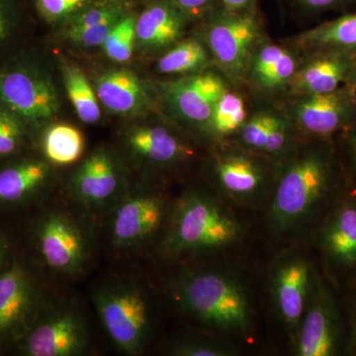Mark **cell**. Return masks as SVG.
I'll return each instance as SVG.
<instances>
[{"label": "cell", "mask_w": 356, "mask_h": 356, "mask_svg": "<svg viewBox=\"0 0 356 356\" xmlns=\"http://www.w3.org/2000/svg\"><path fill=\"white\" fill-rule=\"evenodd\" d=\"M351 189L332 139H309L280 161L266 206L267 227L275 238L313 231Z\"/></svg>", "instance_id": "cell-1"}, {"label": "cell", "mask_w": 356, "mask_h": 356, "mask_svg": "<svg viewBox=\"0 0 356 356\" xmlns=\"http://www.w3.org/2000/svg\"><path fill=\"white\" fill-rule=\"evenodd\" d=\"M177 305L188 317L221 334L247 337L254 329L250 288L242 277L224 268L185 274L175 290Z\"/></svg>", "instance_id": "cell-2"}, {"label": "cell", "mask_w": 356, "mask_h": 356, "mask_svg": "<svg viewBox=\"0 0 356 356\" xmlns=\"http://www.w3.org/2000/svg\"><path fill=\"white\" fill-rule=\"evenodd\" d=\"M168 222L163 250L172 259L222 254L242 242L245 225L224 200L189 191L178 199Z\"/></svg>", "instance_id": "cell-3"}, {"label": "cell", "mask_w": 356, "mask_h": 356, "mask_svg": "<svg viewBox=\"0 0 356 356\" xmlns=\"http://www.w3.org/2000/svg\"><path fill=\"white\" fill-rule=\"evenodd\" d=\"M331 281L316 271L294 348L300 356H336L350 353V322Z\"/></svg>", "instance_id": "cell-4"}, {"label": "cell", "mask_w": 356, "mask_h": 356, "mask_svg": "<svg viewBox=\"0 0 356 356\" xmlns=\"http://www.w3.org/2000/svg\"><path fill=\"white\" fill-rule=\"evenodd\" d=\"M0 103L29 128L54 120L60 110V96L50 72L29 60H17L0 70Z\"/></svg>", "instance_id": "cell-5"}, {"label": "cell", "mask_w": 356, "mask_h": 356, "mask_svg": "<svg viewBox=\"0 0 356 356\" xmlns=\"http://www.w3.org/2000/svg\"><path fill=\"white\" fill-rule=\"evenodd\" d=\"M314 242L327 278L337 290L356 283V193L353 189L313 229Z\"/></svg>", "instance_id": "cell-6"}, {"label": "cell", "mask_w": 356, "mask_h": 356, "mask_svg": "<svg viewBox=\"0 0 356 356\" xmlns=\"http://www.w3.org/2000/svg\"><path fill=\"white\" fill-rule=\"evenodd\" d=\"M42 306L38 280L29 264L16 250L0 273V353L16 348Z\"/></svg>", "instance_id": "cell-7"}, {"label": "cell", "mask_w": 356, "mask_h": 356, "mask_svg": "<svg viewBox=\"0 0 356 356\" xmlns=\"http://www.w3.org/2000/svg\"><path fill=\"white\" fill-rule=\"evenodd\" d=\"M206 43L215 62L232 79L250 67L254 47L261 36V23L254 9L229 11L218 7L208 14Z\"/></svg>", "instance_id": "cell-8"}, {"label": "cell", "mask_w": 356, "mask_h": 356, "mask_svg": "<svg viewBox=\"0 0 356 356\" xmlns=\"http://www.w3.org/2000/svg\"><path fill=\"white\" fill-rule=\"evenodd\" d=\"M212 168L222 198L243 207L266 206L276 170L273 172L264 156L245 149H225L215 156Z\"/></svg>", "instance_id": "cell-9"}, {"label": "cell", "mask_w": 356, "mask_h": 356, "mask_svg": "<svg viewBox=\"0 0 356 356\" xmlns=\"http://www.w3.org/2000/svg\"><path fill=\"white\" fill-rule=\"evenodd\" d=\"M95 307L105 331L120 350L130 355L144 350L151 331V311L140 290L117 285L100 290Z\"/></svg>", "instance_id": "cell-10"}, {"label": "cell", "mask_w": 356, "mask_h": 356, "mask_svg": "<svg viewBox=\"0 0 356 356\" xmlns=\"http://www.w3.org/2000/svg\"><path fill=\"white\" fill-rule=\"evenodd\" d=\"M317 270L318 267L306 254L296 250L281 254L271 266V301L293 346Z\"/></svg>", "instance_id": "cell-11"}, {"label": "cell", "mask_w": 356, "mask_h": 356, "mask_svg": "<svg viewBox=\"0 0 356 356\" xmlns=\"http://www.w3.org/2000/svg\"><path fill=\"white\" fill-rule=\"evenodd\" d=\"M32 234L40 259L51 270L74 274L86 266L88 241L81 225L70 215L47 213L35 222Z\"/></svg>", "instance_id": "cell-12"}, {"label": "cell", "mask_w": 356, "mask_h": 356, "mask_svg": "<svg viewBox=\"0 0 356 356\" xmlns=\"http://www.w3.org/2000/svg\"><path fill=\"white\" fill-rule=\"evenodd\" d=\"M292 122L310 139H332L356 124V96L350 86L304 95L291 107Z\"/></svg>", "instance_id": "cell-13"}, {"label": "cell", "mask_w": 356, "mask_h": 356, "mask_svg": "<svg viewBox=\"0 0 356 356\" xmlns=\"http://www.w3.org/2000/svg\"><path fill=\"white\" fill-rule=\"evenodd\" d=\"M86 343V327L76 313L47 312L43 305L15 350L26 356H72L83 353Z\"/></svg>", "instance_id": "cell-14"}, {"label": "cell", "mask_w": 356, "mask_h": 356, "mask_svg": "<svg viewBox=\"0 0 356 356\" xmlns=\"http://www.w3.org/2000/svg\"><path fill=\"white\" fill-rule=\"evenodd\" d=\"M170 217L165 199L154 191H135L117 201L111 236L117 247L134 248L151 240Z\"/></svg>", "instance_id": "cell-15"}, {"label": "cell", "mask_w": 356, "mask_h": 356, "mask_svg": "<svg viewBox=\"0 0 356 356\" xmlns=\"http://www.w3.org/2000/svg\"><path fill=\"white\" fill-rule=\"evenodd\" d=\"M125 186V170L111 151L98 149L89 154L70 177V187L77 200L90 207L118 201Z\"/></svg>", "instance_id": "cell-16"}, {"label": "cell", "mask_w": 356, "mask_h": 356, "mask_svg": "<svg viewBox=\"0 0 356 356\" xmlns=\"http://www.w3.org/2000/svg\"><path fill=\"white\" fill-rule=\"evenodd\" d=\"M227 90L221 77L209 72H199L166 84L163 95L175 116L191 125L207 130L215 106Z\"/></svg>", "instance_id": "cell-17"}, {"label": "cell", "mask_w": 356, "mask_h": 356, "mask_svg": "<svg viewBox=\"0 0 356 356\" xmlns=\"http://www.w3.org/2000/svg\"><path fill=\"white\" fill-rule=\"evenodd\" d=\"M189 19L172 0H140L136 21V50L158 53L184 36Z\"/></svg>", "instance_id": "cell-18"}, {"label": "cell", "mask_w": 356, "mask_h": 356, "mask_svg": "<svg viewBox=\"0 0 356 356\" xmlns=\"http://www.w3.org/2000/svg\"><path fill=\"white\" fill-rule=\"evenodd\" d=\"M93 86L100 104L116 116H142L154 103L153 90L146 81L125 67L105 70Z\"/></svg>", "instance_id": "cell-19"}, {"label": "cell", "mask_w": 356, "mask_h": 356, "mask_svg": "<svg viewBox=\"0 0 356 356\" xmlns=\"http://www.w3.org/2000/svg\"><path fill=\"white\" fill-rule=\"evenodd\" d=\"M125 146L136 159L156 168L182 163L193 154L191 147L172 129L161 124H140L126 132Z\"/></svg>", "instance_id": "cell-20"}, {"label": "cell", "mask_w": 356, "mask_h": 356, "mask_svg": "<svg viewBox=\"0 0 356 356\" xmlns=\"http://www.w3.org/2000/svg\"><path fill=\"white\" fill-rule=\"evenodd\" d=\"M140 0H98L63 27L67 42L81 48L102 47L115 24L137 7Z\"/></svg>", "instance_id": "cell-21"}, {"label": "cell", "mask_w": 356, "mask_h": 356, "mask_svg": "<svg viewBox=\"0 0 356 356\" xmlns=\"http://www.w3.org/2000/svg\"><path fill=\"white\" fill-rule=\"evenodd\" d=\"M355 81V57L341 54H316L290 81L299 96L332 92Z\"/></svg>", "instance_id": "cell-22"}, {"label": "cell", "mask_w": 356, "mask_h": 356, "mask_svg": "<svg viewBox=\"0 0 356 356\" xmlns=\"http://www.w3.org/2000/svg\"><path fill=\"white\" fill-rule=\"evenodd\" d=\"M50 163L24 158L0 168V209L30 202L50 182Z\"/></svg>", "instance_id": "cell-23"}, {"label": "cell", "mask_w": 356, "mask_h": 356, "mask_svg": "<svg viewBox=\"0 0 356 356\" xmlns=\"http://www.w3.org/2000/svg\"><path fill=\"white\" fill-rule=\"evenodd\" d=\"M296 43L304 50L316 54L356 56V13L346 14L327 21L300 35Z\"/></svg>", "instance_id": "cell-24"}, {"label": "cell", "mask_w": 356, "mask_h": 356, "mask_svg": "<svg viewBox=\"0 0 356 356\" xmlns=\"http://www.w3.org/2000/svg\"><path fill=\"white\" fill-rule=\"evenodd\" d=\"M248 69L254 86L273 91L290 83L298 67L296 58L287 49L268 43L255 51Z\"/></svg>", "instance_id": "cell-25"}, {"label": "cell", "mask_w": 356, "mask_h": 356, "mask_svg": "<svg viewBox=\"0 0 356 356\" xmlns=\"http://www.w3.org/2000/svg\"><path fill=\"white\" fill-rule=\"evenodd\" d=\"M60 69L67 97L79 120L88 125L97 124L102 119V108L93 83L74 63L65 60Z\"/></svg>", "instance_id": "cell-26"}, {"label": "cell", "mask_w": 356, "mask_h": 356, "mask_svg": "<svg viewBox=\"0 0 356 356\" xmlns=\"http://www.w3.org/2000/svg\"><path fill=\"white\" fill-rule=\"evenodd\" d=\"M207 47L197 39L173 44L156 63V70L166 76H189L202 72L210 64Z\"/></svg>", "instance_id": "cell-27"}, {"label": "cell", "mask_w": 356, "mask_h": 356, "mask_svg": "<svg viewBox=\"0 0 356 356\" xmlns=\"http://www.w3.org/2000/svg\"><path fill=\"white\" fill-rule=\"evenodd\" d=\"M42 147L46 161L51 165H72L83 156V135L70 124H51L44 131Z\"/></svg>", "instance_id": "cell-28"}, {"label": "cell", "mask_w": 356, "mask_h": 356, "mask_svg": "<svg viewBox=\"0 0 356 356\" xmlns=\"http://www.w3.org/2000/svg\"><path fill=\"white\" fill-rule=\"evenodd\" d=\"M247 120V109L243 98L227 90L215 106L207 131L222 139L238 132Z\"/></svg>", "instance_id": "cell-29"}, {"label": "cell", "mask_w": 356, "mask_h": 356, "mask_svg": "<svg viewBox=\"0 0 356 356\" xmlns=\"http://www.w3.org/2000/svg\"><path fill=\"white\" fill-rule=\"evenodd\" d=\"M137 8L138 6L115 24L102 44L103 53L115 63L125 64L133 57L136 50Z\"/></svg>", "instance_id": "cell-30"}, {"label": "cell", "mask_w": 356, "mask_h": 356, "mask_svg": "<svg viewBox=\"0 0 356 356\" xmlns=\"http://www.w3.org/2000/svg\"><path fill=\"white\" fill-rule=\"evenodd\" d=\"M98 0H30L44 22L60 28Z\"/></svg>", "instance_id": "cell-31"}, {"label": "cell", "mask_w": 356, "mask_h": 356, "mask_svg": "<svg viewBox=\"0 0 356 356\" xmlns=\"http://www.w3.org/2000/svg\"><path fill=\"white\" fill-rule=\"evenodd\" d=\"M29 127L24 121L0 103V159L19 154Z\"/></svg>", "instance_id": "cell-32"}, {"label": "cell", "mask_w": 356, "mask_h": 356, "mask_svg": "<svg viewBox=\"0 0 356 356\" xmlns=\"http://www.w3.org/2000/svg\"><path fill=\"white\" fill-rule=\"evenodd\" d=\"M293 122L280 115L273 114L261 156L274 161H282L297 147L293 134Z\"/></svg>", "instance_id": "cell-33"}, {"label": "cell", "mask_w": 356, "mask_h": 356, "mask_svg": "<svg viewBox=\"0 0 356 356\" xmlns=\"http://www.w3.org/2000/svg\"><path fill=\"white\" fill-rule=\"evenodd\" d=\"M172 355L179 356H232L238 353L235 346L225 339H185L172 348Z\"/></svg>", "instance_id": "cell-34"}, {"label": "cell", "mask_w": 356, "mask_h": 356, "mask_svg": "<svg viewBox=\"0 0 356 356\" xmlns=\"http://www.w3.org/2000/svg\"><path fill=\"white\" fill-rule=\"evenodd\" d=\"M273 114L271 112L262 111L245 121L243 127L238 131L241 144L245 149L261 154Z\"/></svg>", "instance_id": "cell-35"}, {"label": "cell", "mask_w": 356, "mask_h": 356, "mask_svg": "<svg viewBox=\"0 0 356 356\" xmlns=\"http://www.w3.org/2000/svg\"><path fill=\"white\" fill-rule=\"evenodd\" d=\"M25 11L26 0H0V46L19 27Z\"/></svg>", "instance_id": "cell-36"}, {"label": "cell", "mask_w": 356, "mask_h": 356, "mask_svg": "<svg viewBox=\"0 0 356 356\" xmlns=\"http://www.w3.org/2000/svg\"><path fill=\"white\" fill-rule=\"evenodd\" d=\"M339 149L351 189L356 193V124L339 135Z\"/></svg>", "instance_id": "cell-37"}, {"label": "cell", "mask_w": 356, "mask_h": 356, "mask_svg": "<svg viewBox=\"0 0 356 356\" xmlns=\"http://www.w3.org/2000/svg\"><path fill=\"white\" fill-rule=\"evenodd\" d=\"M175 6L187 16L189 21L204 19L218 8V0H172Z\"/></svg>", "instance_id": "cell-38"}, {"label": "cell", "mask_w": 356, "mask_h": 356, "mask_svg": "<svg viewBox=\"0 0 356 356\" xmlns=\"http://www.w3.org/2000/svg\"><path fill=\"white\" fill-rule=\"evenodd\" d=\"M304 10L309 13H323L350 4L355 0H294Z\"/></svg>", "instance_id": "cell-39"}, {"label": "cell", "mask_w": 356, "mask_h": 356, "mask_svg": "<svg viewBox=\"0 0 356 356\" xmlns=\"http://www.w3.org/2000/svg\"><path fill=\"white\" fill-rule=\"evenodd\" d=\"M16 247L13 238L3 229H0V273L8 266L15 254Z\"/></svg>", "instance_id": "cell-40"}, {"label": "cell", "mask_w": 356, "mask_h": 356, "mask_svg": "<svg viewBox=\"0 0 356 356\" xmlns=\"http://www.w3.org/2000/svg\"><path fill=\"white\" fill-rule=\"evenodd\" d=\"M350 318L351 327L350 355H356V283L350 290Z\"/></svg>", "instance_id": "cell-41"}, {"label": "cell", "mask_w": 356, "mask_h": 356, "mask_svg": "<svg viewBox=\"0 0 356 356\" xmlns=\"http://www.w3.org/2000/svg\"><path fill=\"white\" fill-rule=\"evenodd\" d=\"M257 0H218L219 6L229 11H245L254 8Z\"/></svg>", "instance_id": "cell-42"}, {"label": "cell", "mask_w": 356, "mask_h": 356, "mask_svg": "<svg viewBox=\"0 0 356 356\" xmlns=\"http://www.w3.org/2000/svg\"><path fill=\"white\" fill-rule=\"evenodd\" d=\"M355 84H356V56L355 57ZM355 84H353V86H355Z\"/></svg>", "instance_id": "cell-43"}, {"label": "cell", "mask_w": 356, "mask_h": 356, "mask_svg": "<svg viewBox=\"0 0 356 356\" xmlns=\"http://www.w3.org/2000/svg\"><path fill=\"white\" fill-rule=\"evenodd\" d=\"M351 88H353V91H355V95L356 96V84H355V86H351Z\"/></svg>", "instance_id": "cell-44"}]
</instances>
